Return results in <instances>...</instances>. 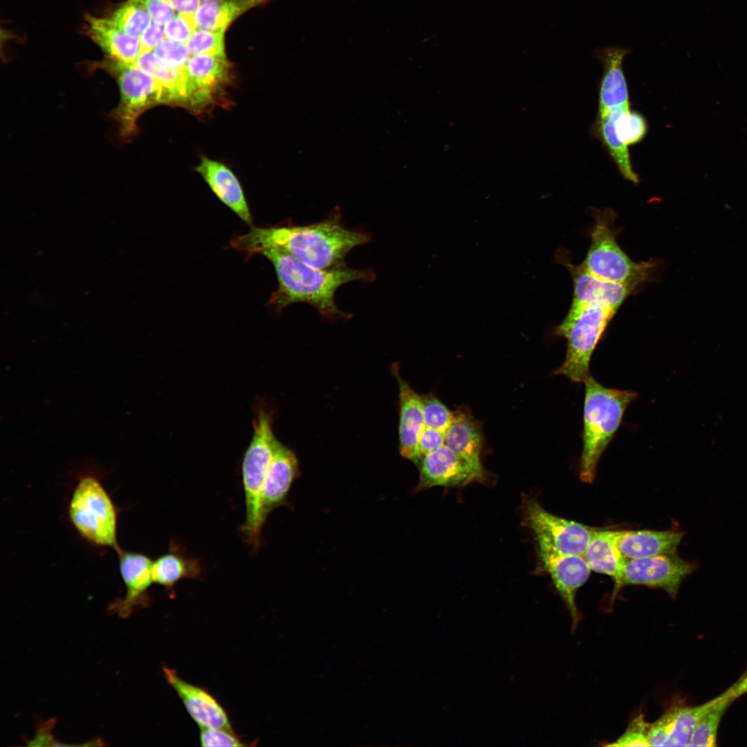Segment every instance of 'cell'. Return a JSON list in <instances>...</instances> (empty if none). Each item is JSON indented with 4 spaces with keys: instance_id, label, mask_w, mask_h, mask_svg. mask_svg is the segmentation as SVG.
I'll return each instance as SVG.
<instances>
[{
    "instance_id": "obj_1",
    "label": "cell",
    "mask_w": 747,
    "mask_h": 747,
    "mask_svg": "<svg viewBox=\"0 0 747 747\" xmlns=\"http://www.w3.org/2000/svg\"><path fill=\"white\" fill-rule=\"evenodd\" d=\"M370 240L367 232L343 225L336 208L327 218L311 224L252 226L247 233L234 237L230 245L248 259L263 250L277 249L306 264L325 269L344 264L352 249Z\"/></svg>"
},
{
    "instance_id": "obj_2",
    "label": "cell",
    "mask_w": 747,
    "mask_h": 747,
    "mask_svg": "<svg viewBox=\"0 0 747 747\" xmlns=\"http://www.w3.org/2000/svg\"><path fill=\"white\" fill-rule=\"evenodd\" d=\"M259 255L273 264L278 288L267 302L268 310L279 314L288 306L305 303L313 306L328 320L349 319V313L342 311L335 302L336 290L351 282H372L375 273L370 270H358L344 264L330 268H318L297 259L277 249H267Z\"/></svg>"
},
{
    "instance_id": "obj_3",
    "label": "cell",
    "mask_w": 747,
    "mask_h": 747,
    "mask_svg": "<svg viewBox=\"0 0 747 747\" xmlns=\"http://www.w3.org/2000/svg\"><path fill=\"white\" fill-rule=\"evenodd\" d=\"M582 450L579 477L592 483L598 461L617 432L628 405L638 394L631 390L607 388L590 376L584 382Z\"/></svg>"
},
{
    "instance_id": "obj_4",
    "label": "cell",
    "mask_w": 747,
    "mask_h": 747,
    "mask_svg": "<svg viewBox=\"0 0 747 747\" xmlns=\"http://www.w3.org/2000/svg\"><path fill=\"white\" fill-rule=\"evenodd\" d=\"M274 412L263 400L255 405L253 433L241 462L246 519L241 526L243 540L255 551L261 542L264 524L261 515L262 493L277 438L273 431Z\"/></svg>"
},
{
    "instance_id": "obj_5",
    "label": "cell",
    "mask_w": 747,
    "mask_h": 747,
    "mask_svg": "<svg viewBox=\"0 0 747 747\" xmlns=\"http://www.w3.org/2000/svg\"><path fill=\"white\" fill-rule=\"evenodd\" d=\"M77 482L71 497L68 514L79 535L100 547H110L117 553L118 512L100 481V470L94 463L77 470Z\"/></svg>"
},
{
    "instance_id": "obj_6",
    "label": "cell",
    "mask_w": 747,
    "mask_h": 747,
    "mask_svg": "<svg viewBox=\"0 0 747 747\" xmlns=\"http://www.w3.org/2000/svg\"><path fill=\"white\" fill-rule=\"evenodd\" d=\"M616 311L597 304L572 302L568 313L555 334L566 340L562 365L553 374L564 376L574 382H584L591 375V356Z\"/></svg>"
},
{
    "instance_id": "obj_7",
    "label": "cell",
    "mask_w": 747,
    "mask_h": 747,
    "mask_svg": "<svg viewBox=\"0 0 747 747\" xmlns=\"http://www.w3.org/2000/svg\"><path fill=\"white\" fill-rule=\"evenodd\" d=\"M595 223L591 232V244L582 262L595 276L636 289L652 277L657 266L655 260L634 261L620 248L613 227L614 210H593Z\"/></svg>"
},
{
    "instance_id": "obj_8",
    "label": "cell",
    "mask_w": 747,
    "mask_h": 747,
    "mask_svg": "<svg viewBox=\"0 0 747 747\" xmlns=\"http://www.w3.org/2000/svg\"><path fill=\"white\" fill-rule=\"evenodd\" d=\"M109 71L116 77L120 94L111 116L118 124L120 137L127 140L137 133L139 116L153 106L166 104L165 95L158 81L133 64L113 62Z\"/></svg>"
},
{
    "instance_id": "obj_9",
    "label": "cell",
    "mask_w": 747,
    "mask_h": 747,
    "mask_svg": "<svg viewBox=\"0 0 747 747\" xmlns=\"http://www.w3.org/2000/svg\"><path fill=\"white\" fill-rule=\"evenodd\" d=\"M697 569L696 561L685 560L676 553L626 560L620 577L614 584L612 599L627 585L661 589L674 599L683 582Z\"/></svg>"
},
{
    "instance_id": "obj_10",
    "label": "cell",
    "mask_w": 747,
    "mask_h": 747,
    "mask_svg": "<svg viewBox=\"0 0 747 747\" xmlns=\"http://www.w3.org/2000/svg\"><path fill=\"white\" fill-rule=\"evenodd\" d=\"M522 513L536 542L544 543L565 554L583 556L596 529L551 513L530 497L524 499Z\"/></svg>"
},
{
    "instance_id": "obj_11",
    "label": "cell",
    "mask_w": 747,
    "mask_h": 747,
    "mask_svg": "<svg viewBox=\"0 0 747 747\" xmlns=\"http://www.w3.org/2000/svg\"><path fill=\"white\" fill-rule=\"evenodd\" d=\"M537 544L543 570L551 576L566 606L572 620V630H575L580 620L576 593L586 582L591 570L582 555L562 553L542 542Z\"/></svg>"
},
{
    "instance_id": "obj_12",
    "label": "cell",
    "mask_w": 747,
    "mask_h": 747,
    "mask_svg": "<svg viewBox=\"0 0 747 747\" xmlns=\"http://www.w3.org/2000/svg\"><path fill=\"white\" fill-rule=\"evenodd\" d=\"M417 465L419 479L416 491L435 486H464L483 478L445 444L423 455Z\"/></svg>"
},
{
    "instance_id": "obj_13",
    "label": "cell",
    "mask_w": 747,
    "mask_h": 747,
    "mask_svg": "<svg viewBox=\"0 0 747 747\" xmlns=\"http://www.w3.org/2000/svg\"><path fill=\"white\" fill-rule=\"evenodd\" d=\"M119 569L127 591L124 598L116 600L109 609L124 618L138 607L149 606L150 598L148 589L154 582L153 561L147 555L136 552L118 553Z\"/></svg>"
},
{
    "instance_id": "obj_14",
    "label": "cell",
    "mask_w": 747,
    "mask_h": 747,
    "mask_svg": "<svg viewBox=\"0 0 747 747\" xmlns=\"http://www.w3.org/2000/svg\"><path fill=\"white\" fill-rule=\"evenodd\" d=\"M163 671L167 683L200 728L232 729L225 708L209 691L185 681L173 669L163 667Z\"/></svg>"
},
{
    "instance_id": "obj_15",
    "label": "cell",
    "mask_w": 747,
    "mask_h": 747,
    "mask_svg": "<svg viewBox=\"0 0 747 747\" xmlns=\"http://www.w3.org/2000/svg\"><path fill=\"white\" fill-rule=\"evenodd\" d=\"M557 260L567 268L571 274L573 284L572 302L597 304L616 312L636 290L628 285L606 281L595 276L582 264H572L564 252H559Z\"/></svg>"
},
{
    "instance_id": "obj_16",
    "label": "cell",
    "mask_w": 747,
    "mask_h": 747,
    "mask_svg": "<svg viewBox=\"0 0 747 747\" xmlns=\"http://www.w3.org/2000/svg\"><path fill=\"white\" fill-rule=\"evenodd\" d=\"M717 701V697H715L698 706H681L670 708L649 725V746H688L698 722Z\"/></svg>"
},
{
    "instance_id": "obj_17",
    "label": "cell",
    "mask_w": 747,
    "mask_h": 747,
    "mask_svg": "<svg viewBox=\"0 0 747 747\" xmlns=\"http://www.w3.org/2000/svg\"><path fill=\"white\" fill-rule=\"evenodd\" d=\"M630 53L627 48L610 46L596 51L603 73L599 85L597 118H602L617 109H630L627 84L622 63Z\"/></svg>"
},
{
    "instance_id": "obj_18",
    "label": "cell",
    "mask_w": 747,
    "mask_h": 747,
    "mask_svg": "<svg viewBox=\"0 0 747 747\" xmlns=\"http://www.w3.org/2000/svg\"><path fill=\"white\" fill-rule=\"evenodd\" d=\"M391 371L398 381L399 389L400 453L404 458L417 464L421 457L418 439L425 426L421 396L401 378L398 362L392 365Z\"/></svg>"
},
{
    "instance_id": "obj_19",
    "label": "cell",
    "mask_w": 747,
    "mask_h": 747,
    "mask_svg": "<svg viewBox=\"0 0 747 747\" xmlns=\"http://www.w3.org/2000/svg\"><path fill=\"white\" fill-rule=\"evenodd\" d=\"M298 474L299 464L295 454L277 439L262 493L261 515L264 522L273 510L285 503Z\"/></svg>"
},
{
    "instance_id": "obj_20",
    "label": "cell",
    "mask_w": 747,
    "mask_h": 747,
    "mask_svg": "<svg viewBox=\"0 0 747 747\" xmlns=\"http://www.w3.org/2000/svg\"><path fill=\"white\" fill-rule=\"evenodd\" d=\"M230 66L226 57L193 55L186 70L194 92L195 109L210 104L230 80Z\"/></svg>"
},
{
    "instance_id": "obj_21",
    "label": "cell",
    "mask_w": 747,
    "mask_h": 747,
    "mask_svg": "<svg viewBox=\"0 0 747 747\" xmlns=\"http://www.w3.org/2000/svg\"><path fill=\"white\" fill-rule=\"evenodd\" d=\"M195 169L217 198L252 227V214L242 187L234 172L223 163L207 157L201 158Z\"/></svg>"
},
{
    "instance_id": "obj_22",
    "label": "cell",
    "mask_w": 747,
    "mask_h": 747,
    "mask_svg": "<svg viewBox=\"0 0 747 747\" xmlns=\"http://www.w3.org/2000/svg\"><path fill=\"white\" fill-rule=\"evenodd\" d=\"M133 64L158 81L163 89L166 104L193 109V86L186 66L178 68L165 64L153 51L142 52Z\"/></svg>"
},
{
    "instance_id": "obj_23",
    "label": "cell",
    "mask_w": 747,
    "mask_h": 747,
    "mask_svg": "<svg viewBox=\"0 0 747 747\" xmlns=\"http://www.w3.org/2000/svg\"><path fill=\"white\" fill-rule=\"evenodd\" d=\"M685 533L681 530L621 531L617 546L626 560L676 553Z\"/></svg>"
},
{
    "instance_id": "obj_24",
    "label": "cell",
    "mask_w": 747,
    "mask_h": 747,
    "mask_svg": "<svg viewBox=\"0 0 747 747\" xmlns=\"http://www.w3.org/2000/svg\"><path fill=\"white\" fill-rule=\"evenodd\" d=\"M445 444L484 477L485 471L481 461L482 432L468 411L454 412L453 420L445 432Z\"/></svg>"
},
{
    "instance_id": "obj_25",
    "label": "cell",
    "mask_w": 747,
    "mask_h": 747,
    "mask_svg": "<svg viewBox=\"0 0 747 747\" xmlns=\"http://www.w3.org/2000/svg\"><path fill=\"white\" fill-rule=\"evenodd\" d=\"M90 37L116 63L133 64L142 53L139 39L131 37L110 19L86 17Z\"/></svg>"
},
{
    "instance_id": "obj_26",
    "label": "cell",
    "mask_w": 747,
    "mask_h": 747,
    "mask_svg": "<svg viewBox=\"0 0 747 747\" xmlns=\"http://www.w3.org/2000/svg\"><path fill=\"white\" fill-rule=\"evenodd\" d=\"M620 533L596 529L583 555L591 571L610 576L614 584L619 580L626 562L617 546Z\"/></svg>"
},
{
    "instance_id": "obj_27",
    "label": "cell",
    "mask_w": 747,
    "mask_h": 747,
    "mask_svg": "<svg viewBox=\"0 0 747 747\" xmlns=\"http://www.w3.org/2000/svg\"><path fill=\"white\" fill-rule=\"evenodd\" d=\"M200 560L183 553L173 544L169 551L153 561V581L172 591L183 579L199 580L203 575Z\"/></svg>"
},
{
    "instance_id": "obj_28",
    "label": "cell",
    "mask_w": 747,
    "mask_h": 747,
    "mask_svg": "<svg viewBox=\"0 0 747 747\" xmlns=\"http://www.w3.org/2000/svg\"><path fill=\"white\" fill-rule=\"evenodd\" d=\"M268 0H223L203 2L194 12L197 28L208 30H225L237 18Z\"/></svg>"
},
{
    "instance_id": "obj_29",
    "label": "cell",
    "mask_w": 747,
    "mask_h": 747,
    "mask_svg": "<svg viewBox=\"0 0 747 747\" xmlns=\"http://www.w3.org/2000/svg\"><path fill=\"white\" fill-rule=\"evenodd\" d=\"M591 133L602 142L621 175L632 183L638 184L639 177L633 169L628 147L616 137L611 118L608 116L596 118Z\"/></svg>"
},
{
    "instance_id": "obj_30",
    "label": "cell",
    "mask_w": 747,
    "mask_h": 747,
    "mask_svg": "<svg viewBox=\"0 0 747 747\" xmlns=\"http://www.w3.org/2000/svg\"><path fill=\"white\" fill-rule=\"evenodd\" d=\"M716 703L701 717L691 736L688 746H715L720 723L735 701L725 691L717 697Z\"/></svg>"
},
{
    "instance_id": "obj_31",
    "label": "cell",
    "mask_w": 747,
    "mask_h": 747,
    "mask_svg": "<svg viewBox=\"0 0 747 747\" xmlns=\"http://www.w3.org/2000/svg\"><path fill=\"white\" fill-rule=\"evenodd\" d=\"M607 116L613 121L616 137L627 147L641 142L647 133L645 118L640 113L631 111V109H618L608 113L605 116Z\"/></svg>"
},
{
    "instance_id": "obj_32",
    "label": "cell",
    "mask_w": 747,
    "mask_h": 747,
    "mask_svg": "<svg viewBox=\"0 0 747 747\" xmlns=\"http://www.w3.org/2000/svg\"><path fill=\"white\" fill-rule=\"evenodd\" d=\"M111 19L127 35L138 37L152 21L145 6L138 0H128L118 8Z\"/></svg>"
},
{
    "instance_id": "obj_33",
    "label": "cell",
    "mask_w": 747,
    "mask_h": 747,
    "mask_svg": "<svg viewBox=\"0 0 747 747\" xmlns=\"http://www.w3.org/2000/svg\"><path fill=\"white\" fill-rule=\"evenodd\" d=\"M225 30L197 28L186 43L190 55H212L226 57Z\"/></svg>"
},
{
    "instance_id": "obj_34",
    "label": "cell",
    "mask_w": 747,
    "mask_h": 747,
    "mask_svg": "<svg viewBox=\"0 0 747 747\" xmlns=\"http://www.w3.org/2000/svg\"><path fill=\"white\" fill-rule=\"evenodd\" d=\"M425 426L445 433L454 418L450 411L433 393L421 395Z\"/></svg>"
},
{
    "instance_id": "obj_35",
    "label": "cell",
    "mask_w": 747,
    "mask_h": 747,
    "mask_svg": "<svg viewBox=\"0 0 747 747\" xmlns=\"http://www.w3.org/2000/svg\"><path fill=\"white\" fill-rule=\"evenodd\" d=\"M153 53L163 63L178 68H185L190 57L185 43L165 37L154 48Z\"/></svg>"
},
{
    "instance_id": "obj_36",
    "label": "cell",
    "mask_w": 747,
    "mask_h": 747,
    "mask_svg": "<svg viewBox=\"0 0 747 747\" xmlns=\"http://www.w3.org/2000/svg\"><path fill=\"white\" fill-rule=\"evenodd\" d=\"M649 723L640 714L629 724L624 733L609 746H650L648 739Z\"/></svg>"
},
{
    "instance_id": "obj_37",
    "label": "cell",
    "mask_w": 747,
    "mask_h": 747,
    "mask_svg": "<svg viewBox=\"0 0 747 747\" xmlns=\"http://www.w3.org/2000/svg\"><path fill=\"white\" fill-rule=\"evenodd\" d=\"M194 13L178 12L164 25L165 37L187 43L197 29Z\"/></svg>"
},
{
    "instance_id": "obj_38",
    "label": "cell",
    "mask_w": 747,
    "mask_h": 747,
    "mask_svg": "<svg viewBox=\"0 0 747 747\" xmlns=\"http://www.w3.org/2000/svg\"><path fill=\"white\" fill-rule=\"evenodd\" d=\"M199 739L202 746H245L243 741L232 729L200 728Z\"/></svg>"
},
{
    "instance_id": "obj_39",
    "label": "cell",
    "mask_w": 747,
    "mask_h": 747,
    "mask_svg": "<svg viewBox=\"0 0 747 747\" xmlns=\"http://www.w3.org/2000/svg\"><path fill=\"white\" fill-rule=\"evenodd\" d=\"M146 8L152 21L165 25L175 16L169 0H138Z\"/></svg>"
},
{
    "instance_id": "obj_40",
    "label": "cell",
    "mask_w": 747,
    "mask_h": 747,
    "mask_svg": "<svg viewBox=\"0 0 747 747\" xmlns=\"http://www.w3.org/2000/svg\"><path fill=\"white\" fill-rule=\"evenodd\" d=\"M444 444V432L424 426L418 439V449L421 456L439 448Z\"/></svg>"
},
{
    "instance_id": "obj_41",
    "label": "cell",
    "mask_w": 747,
    "mask_h": 747,
    "mask_svg": "<svg viewBox=\"0 0 747 747\" xmlns=\"http://www.w3.org/2000/svg\"><path fill=\"white\" fill-rule=\"evenodd\" d=\"M165 37L164 25L151 21L139 37L142 52L154 50Z\"/></svg>"
},
{
    "instance_id": "obj_42",
    "label": "cell",
    "mask_w": 747,
    "mask_h": 747,
    "mask_svg": "<svg viewBox=\"0 0 747 747\" xmlns=\"http://www.w3.org/2000/svg\"><path fill=\"white\" fill-rule=\"evenodd\" d=\"M726 691L734 700H736L739 697L747 693V670L743 673L739 679Z\"/></svg>"
},
{
    "instance_id": "obj_43",
    "label": "cell",
    "mask_w": 747,
    "mask_h": 747,
    "mask_svg": "<svg viewBox=\"0 0 747 747\" xmlns=\"http://www.w3.org/2000/svg\"><path fill=\"white\" fill-rule=\"evenodd\" d=\"M177 12L194 13L201 3V0H169Z\"/></svg>"
},
{
    "instance_id": "obj_44",
    "label": "cell",
    "mask_w": 747,
    "mask_h": 747,
    "mask_svg": "<svg viewBox=\"0 0 747 747\" xmlns=\"http://www.w3.org/2000/svg\"><path fill=\"white\" fill-rule=\"evenodd\" d=\"M201 1H203V2H217V1H223V0H201Z\"/></svg>"
}]
</instances>
